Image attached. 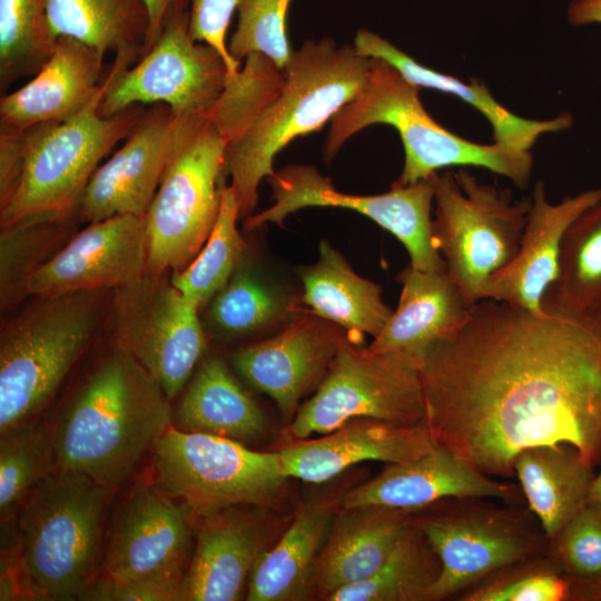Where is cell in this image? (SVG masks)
<instances>
[{
	"label": "cell",
	"instance_id": "6da1fadb",
	"mask_svg": "<svg viewBox=\"0 0 601 601\" xmlns=\"http://www.w3.org/2000/svg\"><path fill=\"white\" fill-rule=\"evenodd\" d=\"M421 374L424 423L486 475L511 476L519 452L560 443L601 463V311L534 314L481 299Z\"/></svg>",
	"mask_w": 601,
	"mask_h": 601
},
{
	"label": "cell",
	"instance_id": "7a4b0ae2",
	"mask_svg": "<svg viewBox=\"0 0 601 601\" xmlns=\"http://www.w3.org/2000/svg\"><path fill=\"white\" fill-rule=\"evenodd\" d=\"M169 400L118 346L88 374L51 424L57 469L115 489L171 425Z\"/></svg>",
	"mask_w": 601,
	"mask_h": 601
},
{
	"label": "cell",
	"instance_id": "3957f363",
	"mask_svg": "<svg viewBox=\"0 0 601 601\" xmlns=\"http://www.w3.org/2000/svg\"><path fill=\"white\" fill-rule=\"evenodd\" d=\"M371 59L353 45L331 38L306 40L284 69V83L275 99L248 130L227 145L223 176L247 218L258 201V187L275 174L276 155L294 139L319 130L362 89Z\"/></svg>",
	"mask_w": 601,
	"mask_h": 601
},
{
	"label": "cell",
	"instance_id": "277c9868",
	"mask_svg": "<svg viewBox=\"0 0 601 601\" xmlns=\"http://www.w3.org/2000/svg\"><path fill=\"white\" fill-rule=\"evenodd\" d=\"M111 490L57 469L28 493L16 514V538L22 581L33 599H82L100 572Z\"/></svg>",
	"mask_w": 601,
	"mask_h": 601
},
{
	"label": "cell",
	"instance_id": "5b68a950",
	"mask_svg": "<svg viewBox=\"0 0 601 601\" xmlns=\"http://www.w3.org/2000/svg\"><path fill=\"white\" fill-rule=\"evenodd\" d=\"M370 69L359 92L331 120L324 144L325 161L333 159L342 146L367 126L394 127L404 147V166L396 181L407 186L427 179L447 167H481L526 187L533 156L497 144L483 145L467 140L439 125L424 109L420 88L382 59L370 58Z\"/></svg>",
	"mask_w": 601,
	"mask_h": 601
},
{
	"label": "cell",
	"instance_id": "8992f818",
	"mask_svg": "<svg viewBox=\"0 0 601 601\" xmlns=\"http://www.w3.org/2000/svg\"><path fill=\"white\" fill-rule=\"evenodd\" d=\"M106 88L105 77L99 91L77 114L23 130L22 168L14 189L0 204V227L38 217L77 215L93 173L145 110L137 105L104 117L99 107Z\"/></svg>",
	"mask_w": 601,
	"mask_h": 601
},
{
	"label": "cell",
	"instance_id": "52a82bcc",
	"mask_svg": "<svg viewBox=\"0 0 601 601\" xmlns=\"http://www.w3.org/2000/svg\"><path fill=\"white\" fill-rule=\"evenodd\" d=\"M98 292L38 297L0 335V433L31 421L90 344Z\"/></svg>",
	"mask_w": 601,
	"mask_h": 601
},
{
	"label": "cell",
	"instance_id": "ba28073f",
	"mask_svg": "<svg viewBox=\"0 0 601 601\" xmlns=\"http://www.w3.org/2000/svg\"><path fill=\"white\" fill-rule=\"evenodd\" d=\"M227 142L205 115H183L173 156L145 215L147 270H184L216 223Z\"/></svg>",
	"mask_w": 601,
	"mask_h": 601
},
{
	"label": "cell",
	"instance_id": "9c48e42d",
	"mask_svg": "<svg viewBox=\"0 0 601 601\" xmlns=\"http://www.w3.org/2000/svg\"><path fill=\"white\" fill-rule=\"evenodd\" d=\"M433 243L446 273L473 307L486 280L515 257L531 199L513 201L509 190L480 183L469 170L436 173Z\"/></svg>",
	"mask_w": 601,
	"mask_h": 601
},
{
	"label": "cell",
	"instance_id": "30bf717a",
	"mask_svg": "<svg viewBox=\"0 0 601 601\" xmlns=\"http://www.w3.org/2000/svg\"><path fill=\"white\" fill-rule=\"evenodd\" d=\"M155 483L206 518L240 504L268 505L286 479L278 452L170 425L154 446Z\"/></svg>",
	"mask_w": 601,
	"mask_h": 601
},
{
	"label": "cell",
	"instance_id": "8fae6325",
	"mask_svg": "<svg viewBox=\"0 0 601 601\" xmlns=\"http://www.w3.org/2000/svg\"><path fill=\"white\" fill-rule=\"evenodd\" d=\"M359 418L424 423L421 364L401 353H370L344 337L315 394L292 418L289 431L304 440Z\"/></svg>",
	"mask_w": 601,
	"mask_h": 601
},
{
	"label": "cell",
	"instance_id": "7c38bea8",
	"mask_svg": "<svg viewBox=\"0 0 601 601\" xmlns=\"http://www.w3.org/2000/svg\"><path fill=\"white\" fill-rule=\"evenodd\" d=\"M188 19L189 10L170 14L141 57L132 51L116 53L99 107L104 117L137 105L164 104L176 115L206 112L214 105L227 66L215 49L191 39Z\"/></svg>",
	"mask_w": 601,
	"mask_h": 601
},
{
	"label": "cell",
	"instance_id": "4fadbf2b",
	"mask_svg": "<svg viewBox=\"0 0 601 601\" xmlns=\"http://www.w3.org/2000/svg\"><path fill=\"white\" fill-rule=\"evenodd\" d=\"M166 274L146 272L115 288L112 308L117 346L155 378L170 401L189 383L206 337L198 306Z\"/></svg>",
	"mask_w": 601,
	"mask_h": 601
},
{
	"label": "cell",
	"instance_id": "5bb4252c",
	"mask_svg": "<svg viewBox=\"0 0 601 601\" xmlns=\"http://www.w3.org/2000/svg\"><path fill=\"white\" fill-rule=\"evenodd\" d=\"M274 204L246 218L245 227L264 224L283 226L285 218L306 207H341L355 210L393 234L406 248L415 269L444 273L446 264L433 243L431 209L432 176L380 195H349L338 191L315 167L289 165L267 178Z\"/></svg>",
	"mask_w": 601,
	"mask_h": 601
},
{
	"label": "cell",
	"instance_id": "9a60e30c",
	"mask_svg": "<svg viewBox=\"0 0 601 601\" xmlns=\"http://www.w3.org/2000/svg\"><path fill=\"white\" fill-rule=\"evenodd\" d=\"M181 116L164 104L145 108L120 148L90 178L78 206L79 221L146 215L173 156Z\"/></svg>",
	"mask_w": 601,
	"mask_h": 601
},
{
	"label": "cell",
	"instance_id": "2e32d148",
	"mask_svg": "<svg viewBox=\"0 0 601 601\" xmlns=\"http://www.w3.org/2000/svg\"><path fill=\"white\" fill-rule=\"evenodd\" d=\"M146 270L145 216L116 215L76 233L30 276L27 294L43 297L115 289Z\"/></svg>",
	"mask_w": 601,
	"mask_h": 601
},
{
	"label": "cell",
	"instance_id": "e0dca14e",
	"mask_svg": "<svg viewBox=\"0 0 601 601\" xmlns=\"http://www.w3.org/2000/svg\"><path fill=\"white\" fill-rule=\"evenodd\" d=\"M193 511L156 483L137 485L109 535L99 574L130 578L181 571L190 562Z\"/></svg>",
	"mask_w": 601,
	"mask_h": 601
},
{
	"label": "cell",
	"instance_id": "ac0fdd59",
	"mask_svg": "<svg viewBox=\"0 0 601 601\" xmlns=\"http://www.w3.org/2000/svg\"><path fill=\"white\" fill-rule=\"evenodd\" d=\"M416 524L441 563L426 600L450 597L496 570L524 561L536 550L524 526L500 512L464 511Z\"/></svg>",
	"mask_w": 601,
	"mask_h": 601
},
{
	"label": "cell",
	"instance_id": "d6986e66",
	"mask_svg": "<svg viewBox=\"0 0 601 601\" xmlns=\"http://www.w3.org/2000/svg\"><path fill=\"white\" fill-rule=\"evenodd\" d=\"M344 337L325 319L304 318L238 349L231 361L240 376L292 421L300 400L325 377Z\"/></svg>",
	"mask_w": 601,
	"mask_h": 601
},
{
	"label": "cell",
	"instance_id": "ffe728a7",
	"mask_svg": "<svg viewBox=\"0 0 601 601\" xmlns=\"http://www.w3.org/2000/svg\"><path fill=\"white\" fill-rule=\"evenodd\" d=\"M513 487L492 480L447 446L407 462L390 464L368 482L347 492L341 509L376 506L411 513L444 499H510Z\"/></svg>",
	"mask_w": 601,
	"mask_h": 601
},
{
	"label": "cell",
	"instance_id": "44dd1931",
	"mask_svg": "<svg viewBox=\"0 0 601 601\" xmlns=\"http://www.w3.org/2000/svg\"><path fill=\"white\" fill-rule=\"evenodd\" d=\"M439 442L425 423L398 425L359 418L316 439H304L278 451L283 472L307 483H324L366 461L407 462Z\"/></svg>",
	"mask_w": 601,
	"mask_h": 601
},
{
	"label": "cell",
	"instance_id": "7402d4cb",
	"mask_svg": "<svg viewBox=\"0 0 601 601\" xmlns=\"http://www.w3.org/2000/svg\"><path fill=\"white\" fill-rule=\"evenodd\" d=\"M601 199V187L548 200L542 181L534 185L528 221L512 262L485 283L482 299L490 298L542 314L541 299L554 279L560 245L566 228Z\"/></svg>",
	"mask_w": 601,
	"mask_h": 601
},
{
	"label": "cell",
	"instance_id": "603a6c76",
	"mask_svg": "<svg viewBox=\"0 0 601 601\" xmlns=\"http://www.w3.org/2000/svg\"><path fill=\"white\" fill-rule=\"evenodd\" d=\"M105 53L75 38L59 37L37 75L0 98V128L26 130L81 110L99 91Z\"/></svg>",
	"mask_w": 601,
	"mask_h": 601
},
{
	"label": "cell",
	"instance_id": "cb8c5ba5",
	"mask_svg": "<svg viewBox=\"0 0 601 601\" xmlns=\"http://www.w3.org/2000/svg\"><path fill=\"white\" fill-rule=\"evenodd\" d=\"M181 585V601H235L266 551L268 536L254 516L224 510L206 516Z\"/></svg>",
	"mask_w": 601,
	"mask_h": 601
},
{
	"label": "cell",
	"instance_id": "d4e9b609",
	"mask_svg": "<svg viewBox=\"0 0 601 601\" xmlns=\"http://www.w3.org/2000/svg\"><path fill=\"white\" fill-rule=\"evenodd\" d=\"M398 280L402 292L397 308L365 349L401 353L422 365L435 343L464 325L472 307L446 272H423L408 265Z\"/></svg>",
	"mask_w": 601,
	"mask_h": 601
},
{
	"label": "cell",
	"instance_id": "484cf974",
	"mask_svg": "<svg viewBox=\"0 0 601 601\" xmlns=\"http://www.w3.org/2000/svg\"><path fill=\"white\" fill-rule=\"evenodd\" d=\"M408 514L376 506L342 509L316 559L313 593L326 600L373 575L410 525Z\"/></svg>",
	"mask_w": 601,
	"mask_h": 601
},
{
	"label": "cell",
	"instance_id": "4316f807",
	"mask_svg": "<svg viewBox=\"0 0 601 601\" xmlns=\"http://www.w3.org/2000/svg\"><path fill=\"white\" fill-rule=\"evenodd\" d=\"M353 46L367 58L386 61L414 86L455 96L475 108L490 122L494 142L504 148L528 152L541 136L563 131L572 126L573 118L569 112L546 120L520 117L502 106L489 88L475 78L464 82L423 66L373 31L361 29Z\"/></svg>",
	"mask_w": 601,
	"mask_h": 601
},
{
	"label": "cell",
	"instance_id": "83f0119b",
	"mask_svg": "<svg viewBox=\"0 0 601 601\" xmlns=\"http://www.w3.org/2000/svg\"><path fill=\"white\" fill-rule=\"evenodd\" d=\"M303 303L311 314L346 329L349 335L376 337L393 309L382 298V287L354 272L327 240L318 246V258L302 267Z\"/></svg>",
	"mask_w": 601,
	"mask_h": 601
},
{
	"label": "cell",
	"instance_id": "f1b7e54d",
	"mask_svg": "<svg viewBox=\"0 0 601 601\" xmlns=\"http://www.w3.org/2000/svg\"><path fill=\"white\" fill-rule=\"evenodd\" d=\"M512 467L530 510L551 540L588 504L594 467L570 444L524 449Z\"/></svg>",
	"mask_w": 601,
	"mask_h": 601
},
{
	"label": "cell",
	"instance_id": "f546056e",
	"mask_svg": "<svg viewBox=\"0 0 601 601\" xmlns=\"http://www.w3.org/2000/svg\"><path fill=\"white\" fill-rule=\"evenodd\" d=\"M329 503L302 508L280 540L257 561L248 584V601L305 600L313 593L316 559L334 519Z\"/></svg>",
	"mask_w": 601,
	"mask_h": 601
},
{
	"label": "cell",
	"instance_id": "4dcf8cb0",
	"mask_svg": "<svg viewBox=\"0 0 601 601\" xmlns=\"http://www.w3.org/2000/svg\"><path fill=\"white\" fill-rule=\"evenodd\" d=\"M177 428L250 441L265 430V417L217 357L201 362L178 404Z\"/></svg>",
	"mask_w": 601,
	"mask_h": 601
},
{
	"label": "cell",
	"instance_id": "1f68e13d",
	"mask_svg": "<svg viewBox=\"0 0 601 601\" xmlns=\"http://www.w3.org/2000/svg\"><path fill=\"white\" fill-rule=\"evenodd\" d=\"M541 308L549 315L601 311V199L566 228Z\"/></svg>",
	"mask_w": 601,
	"mask_h": 601
},
{
	"label": "cell",
	"instance_id": "d6a6232c",
	"mask_svg": "<svg viewBox=\"0 0 601 601\" xmlns=\"http://www.w3.org/2000/svg\"><path fill=\"white\" fill-rule=\"evenodd\" d=\"M48 21L56 38H75L105 55L140 56L149 31L142 0H49Z\"/></svg>",
	"mask_w": 601,
	"mask_h": 601
},
{
	"label": "cell",
	"instance_id": "836d02e7",
	"mask_svg": "<svg viewBox=\"0 0 601 601\" xmlns=\"http://www.w3.org/2000/svg\"><path fill=\"white\" fill-rule=\"evenodd\" d=\"M440 560L416 525L406 528L390 556L370 578L332 593L327 601H421L439 577Z\"/></svg>",
	"mask_w": 601,
	"mask_h": 601
},
{
	"label": "cell",
	"instance_id": "e575fe53",
	"mask_svg": "<svg viewBox=\"0 0 601 601\" xmlns=\"http://www.w3.org/2000/svg\"><path fill=\"white\" fill-rule=\"evenodd\" d=\"M77 215L48 216L2 226L0 300L2 311L27 296L30 276L73 236Z\"/></svg>",
	"mask_w": 601,
	"mask_h": 601
},
{
	"label": "cell",
	"instance_id": "d590c367",
	"mask_svg": "<svg viewBox=\"0 0 601 601\" xmlns=\"http://www.w3.org/2000/svg\"><path fill=\"white\" fill-rule=\"evenodd\" d=\"M239 218L234 189L224 184L218 216L206 243L184 270L170 275L173 285L199 309L227 284L245 255Z\"/></svg>",
	"mask_w": 601,
	"mask_h": 601
},
{
	"label": "cell",
	"instance_id": "8d00e7d4",
	"mask_svg": "<svg viewBox=\"0 0 601 601\" xmlns=\"http://www.w3.org/2000/svg\"><path fill=\"white\" fill-rule=\"evenodd\" d=\"M49 0H0V88L33 77L57 39L48 21Z\"/></svg>",
	"mask_w": 601,
	"mask_h": 601
},
{
	"label": "cell",
	"instance_id": "74e56055",
	"mask_svg": "<svg viewBox=\"0 0 601 601\" xmlns=\"http://www.w3.org/2000/svg\"><path fill=\"white\" fill-rule=\"evenodd\" d=\"M0 435V515L7 523L57 462L51 424L29 421Z\"/></svg>",
	"mask_w": 601,
	"mask_h": 601
},
{
	"label": "cell",
	"instance_id": "f35d334b",
	"mask_svg": "<svg viewBox=\"0 0 601 601\" xmlns=\"http://www.w3.org/2000/svg\"><path fill=\"white\" fill-rule=\"evenodd\" d=\"M284 79V70L262 53L247 56L236 73L227 75L220 95L205 112L227 145L248 130L278 95Z\"/></svg>",
	"mask_w": 601,
	"mask_h": 601
},
{
	"label": "cell",
	"instance_id": "ab89813d",
	"mask_svg": "<svg viewBox=\"0 0 601 601\" xmlns=\"http://www.w3.org/2000/svg\"><path fill=\"white\" fill-rule=\"evenodd\" d=\"M244 256L227 284L211 299L209 308L213 325L225 335L263 331L288 311L280 295L247 265Z\"/></svg>",
	"mask_w": 601,
	"mask_h": 601
},
{
	"label": "cell",
	"instance_id": "60d3db41",
	"mask_svg": "<svg viewBox=\"0 0 601 601\" xmlns=\"http://www.w3.org/2000/svg\"><path fill=\"white\" fill-rule=\"evenodd\" d=\"M292 0H244L237 26L228 41L231 57L242 61L252 53H262L284 70L294 50L286 33V18Z\"/></svg>",
	"mask_w": 601,
	"mask_h": 601
},
{
	"label": "cell",
	"instance_id": "b9f144b4",
	"mask_svg": "<svg viewBox=\"0 0 601 601\" xmlns=\"http://www.w3.org/2000/svg\"><path fill=\"white\" fill-rule=\"evenodd\" d=\"M552 541L571 579L601 578V508L587 504Z\"/></svg>",
	"mask_w": 601,
	"mask_h": 601
},
{
	"label": "cell",
	"instance_id": "7bdbcfd3",
	"mask_svg": "<svg viewBox=\"0 0 601 601\" xmlns=\"http://www.w3.org/2000/svg\"><path fill=\"white\" fill-rule=\"evenodd\" d=\"M185 573L169 571L130 578L98 574L81 600L181 601V585Z\"/></svg>",
	"mask_w": 601,
	"mask_h": 601
},
{
	"label": "cell",
	"instance_id": "ee69618b",
	"mask_svg": "<svg viewBox=\"0 0 601 601\" xmlns=\"http://www.w3.org/2000/svg\"><path fill=\"white\" fill-rule=\"evenodd\" d=\"M565 599H570L569 579H563L553 571H534L475 589L464 600L561 601Z\"/></svg>",
	"mask_w": 601,
	"mask_h": 601
},
{
	"label": "cell",
	"instance_id": "f6af8a7d",
	"mask_svg": "<svg viewBox=\"0 0 601 601\" xmlns=\"http://www.w3.org/2000/svg\"><path fill=\"white\" fill-rule=\"evenodd\" d=\"M243 1L189 0L188 30L191 39L215 49L227 66V75H234L240 68V62L228 51L227 30Z\"/></svg>",
	"mask_w": 601,
	"mask_h": 601
},
{
	"label": "cell",
	"instance_id": "bcb514c9",
	"mask_svg": "<svg viewBox=\"0 0 601 601\" xmlns=\"http://www.w3.org/2000/svg\"><path fill=\"white\" fill-rule=\"evenodd\" d=\"M149 16V31L146 43L139 57L146 53L157 37L167 20V18L179 11L189 10V0H142Z\"/></svg>",
	"mask_w": 601,
	"mask_h": 601
},
{
	"label": "cell",
	"instance_id": "7dc6e473",
	"mask_svg": "<svg viewBox=\"0 0 601 601\" xmlns=\"http://www.w3.org/2000/svg\"><path fill=\"white\" fill-rule=\"evenodd\" d=\"M568 20L575 27L601 23V0H573L569 4Z\"/></svg>",
	"mask_w": 601,
	"mask_h": 601
},
{
	"label": "cell",
	"instance_id": "c3c4849f",
	"mask_svg": "<svg viewBox=\"0 0 601 601\" xmlns=\"http://www.w3.org/2000/svg\"><path fill=\"white\" fill-rule=\"evenodd\" d=\"M570 599L601 601V578L569 579Z\"/></svg>",
	"mask_w": 601,
	"mask_h": 601
},
{
	"label": "cell",
	"instance_id": "681fc988",
	"mask_svg": "<svg viewBox=\"0 0 601 601\" xmlns=\"http://www.w3.org/2000/svg\"><path fill=\"white\" fill-rule=\"evenodd\" d=\"M588 504L601 508V469L592 481Z\"/></svg>",
	"mask_w": 601,
	"mask_h": 601
}]
</instances>
